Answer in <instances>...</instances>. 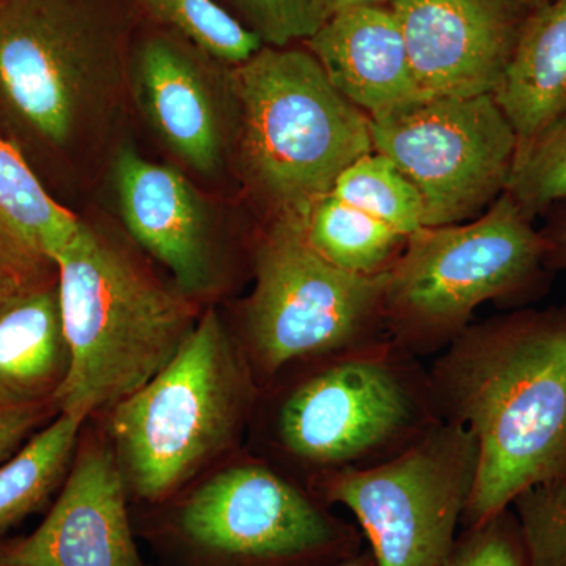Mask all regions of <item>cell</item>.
Listing matches in <instances>:
<instances>
[{"label":"cell","mask_w":566,"mask_h":566,"mask_svg":"<svg viewBox=\"0 0 566 566\" xmlns=\"http://www.w3.org/2000/svg\"><path fill=\"white\" fill-rule=\"evenodd\" d=\"M512 505L527 566H566V476L524 491Z\"/></svg>","instance_id":"obj_25"},{"label":"cell","mask_w":566,"mask_h":566,"mask_svg":"<svg viewBox=\"0 0 566 566\" xmlns=\"http://www.w3.org/2000/svg\"><path fill=\"white\" fill-rule=\"evenodd\" d=\"M420 98L493 95L528 11L513 0L390 3Z\"/></svg>","instance_id":"obj_13"},{"label":"cell","mask_w":566,"mask_h":566,"mask_svg":"<svg viewBox=\"0 0 566 566\" xmlns=\"http://www.w3.org/2000/svg\"><path fill=\"white\" fill-rule=\"evenodd\" d=\"M304 43L331 84L370 118L420 98L390 7L338 11Z\"/></svg>","instance_id":"obj_16"},{"label":"cell","mask_w":566,"mask_h":566,"mask_svg":"<svg viewBox=\"0 0 566 566\" xmlns=\"http://www.w3.org/2000/svg\"><path fill=\"white\" fill-rule=\"evenodd\" d=\"M253 395L251 365L208 308L172 360L109 411L126 485L148 502L177 493L237 441Z\"/></svg>","instance_id":"obj_5"},{"label":"cell","mask_w":566,"mask_h":566,"mask_svg":"<svg viewBox=\"0 0 566 566\" xmlns=\"http://www.w3.org/2000/svg\"><path fill=\"white\" fill-rule=\"evenodd\" d=\"M55 281L54 262L0 211V300Z\"/></svg>","instance_id":"obj_28"},{"label":"cell","mask_w":566,"mask_h":566,"mask_svg":"<svg viewBox=\"0 0 566 566\" xmlns=\"http://www.w3.org/2000/svg\"><path fill=\"white\" fill-rule=\"evenodd\" d=\"M85 420L57 415L20 452L0 464V536L39 512L61 490Z\"/></svg>","instance_id":"obj_19"},{"label":"cell","mask_w":566,"mask_h":566,"mask_svg":"<svg viewBox=\"0 0 566 566\" xmlns=\"http://www.w3.org/2000/svg\"><path fill=\"white\" fill-rule=\"evenodd\" d=\"M493 98L516 134V156L566 117V0L527 14Z\"/></svg>","instance_id":"obj_18"},{"label":"cell","mask_w":566,"mask_h":566,"mask_svg":"<svg viewBox=\"0 0 566 566\" xmlns=\"http://www.w3.org/2000/svg\"><path fill=\"white\" fill-rule=\"evenodd\" d=\"M69 370L57 281L0 300V403L54 406Z\"/></svg>","instance_id":"obj_17"},{"label":"cell","mask_w":566,"mask_h":566,"mask_svg":"<svg viewBox=\"0 0 566 566\" xmlns=\"http://www.w3.org/2000/svg\"><path fill=\"white\" fill-rule=\"evenodd\" d=\"M370 120L375 151L422 196L424 227L468 221L505 192L517 139L493 95L419 98Z\"/></svg>","instance_id":"obj_10"},{"label":"cell","mask_w":566,"mask_h":566,"mask_svg":"<svg viewBox=\"0 0 566 566\" xmlns=\"http://www.w3.org/2000/svg\"><path fill=\"white\" fill-rule=\"evenodd\" d=\"M3 2H6V0H0V7H2Z\"/></svg>","instance_id":"obj_34"},{"label":"cell","mask_w":566,"mask_h":566,"mask_svg":"<svg viewBox=\"0 0 566 566\" xmlns=\"http://www.w3.org/2000/svg\"><path fill=\"white\" fill-rule=\"evenodd\" d=\"M387 273L340 270L308 243L304 218L271 219L255 248V285L244 308L249 360L274 378L290 365L381 340Z\"/></svg>","instance_id":"obj_8"},{"label":"cell","mask_w":566,"mask_h":566,"mask_svg":"<svg viewBox=\"0 0 566 566\" xmlns=\"http://www.w3.org/2000/svg\"><path fill=\"white\" fill-rule=\"evenodd\" d=\"M52 415H57L52 405L13 406L0 403V464L9 461L22 446L43 427Z\"/></svg>","instance_id":"obj_29"},{"label":"cell","mask_w":566,"mask_h":566,"mask_svg":"<svg viewBox=\"0 0 566 566\" xmlns=\"http://www.w3.org/2000/svg\"><path fill=\"white\" fill-rule=\"evenodd\" d=\"M180 527L193 545L243 560H289L337 538L331 517L301 488L260 461L216 472L182 504Z\"/></svg>","instance_id":"obj_12"},{"label":"cell","mask_w":566,"mask_h":566,"mask_svg":"<svg viewBox=\"0 0 566 566\" xmlns=\"http://www.w3.org/2000/svg\"><path fill=\"white\" fill-rule=\"evenodd\" d=\"M444 566H527L520 528L505 512L483 523L455 543Z\"/></svg>","instance_id":"obj_27"},{"label":"cell","mask_w":566,"mask_h":566,"mask_svg":"<svg viewBox=\"0 0 566 566\" xmlns=\"http://www.w3.org/2000/svg\"><path fill=\"white\" fill-rule=\"evenodd\" d=\"M331 193L387 223L405 238L424 227L422 196L381 153H367L346 167Z\"/></svg>","instance_id":"obj_23"},{"label":"cell","mask_w":566,"mask_h":566,"mask_svg":"<svg viewBox=\"0 0 566 566\" xmlns=\"http://www.w3.org/2000/svg\"><path fill=\"white\" fill-rule=\"evenodd\" d=\"M0 211L48 259L69 244L80 219L55 202L24 156L0 137Z\"/></svg>","instance_id":"obj_21"},{"label":"cell","mask_w":566,"mask_h":566,"mask_svg":"<svg viewBox=\"0 0 566 566\" xmlns=\"http://www.w3.org/2000/svg\"><path fill=\"white\" fill-rule=\"evenodd\" d=\"M319 11H322L323 20L333 17L342 10L354 9V7L365 6H385L386 2L392 3L394 0H316Z\"/></svg>","instance_id":"obj_30"},{"label":"cell","mask_w":566,"mask_h":566,"mask_svg":"<svg viewBox=\"0 0 566 566\" xmlns=\"http://www.w3.org/2000/svg\"><path fill=\"white\" fill-rule=\"evenodd\" d=\"M136 10L129 0H6L0 107L25 136L66 150L128 84Z\"/></svg>","instance_id":"obj_4"},{"label":"cell","mask_w":566,"mask_h":566,"mask_svg":"<svg viewBox=\"0 0 566 566\" xmlns=\"http://www.w3.org/2000/svg\"><path fill=\"white\" fill-rule=\"evenodd\" d=\"M334 566H375V562H371L367 557L348 558V560L340 562V564Z\"/></svg>","instance_id":"obj_33"},{"label":"cell","mask_w":566,"mask_h":566,"mask_svg":"<svg viewBox=\"0 0 566 566\" xmlns=\"http://www.w3.org/2000/svg\"><path fill=\"white\" fill-rule=\"evenodd\" d=\"M70 370L57 415L109 412L172 360L200 318L192 297L153 273L136 252L80 223L54 256Z\"/></svg>","instance_id":"obj_2"},{"label":"cell","mask_w":566,"mask_h":566,"mask_svg":"<svg viewBox=\"0 0 566 566\" xmlns=\"http://www.w3.org/2000/svg\"><path fill=\"white\" fill-rule=\"evenodd\" d=\"M505 193L531 219L566 200V117L516 156Z\"/></svg>","instance_id":"obj_24"},{"label":"cell","mask_w":566,"mask_h":566,"mask_svg":"<svg viewBox=\"0 0 566 566\" xmlns=\"http://www.w3.org/2000/svg\"><path fill=\"white\" fill-rule=\"evenodd\" d=\"M311 363L283 395L274 431L318 480L390 460L441 420L428 370L389 338Z\"/></svg>","instance_id":"obj_6"},{"label":"cell","mask_w":566,"mask_h":566,"mask_svg":"<svg viewBox=\"0 0 566 566\" xmlns=\"http://www.w3.org/2000/svg\"><path fill=\"white\" fill-rule=\"evenodd\" d=\"M513 2H516L517 6L523 7L524 10L528 11V13H532V11L545 7L546 3L551 2V0H513Z\"/></svg>","instance_id":"obj_32"},{"label":"cell","mask_w":566,"mask_h":566,"mask_svg":"<svg viewBox=\"0 0 566 566\" xmlns=\"http://www.w3.org/2000/svg\"><path fill=\"white\" fill-rule=\"evenodd\" d=\"M546 256L545 234L505 192L475 221L417 230L387 273L389 340L416 357L442 352L479 305L523 290Z\"/></svg>","instance_id":"obj_7"},{"label":"cell","mask_w":566,"mask_h":566,"mask_svg":"<svg viewBox=\"0 0 566 566\" xmlns=\"http://www.w3.org/2000/svg\"><path fill=\"white\" fill-rule=\"evenodd\" d=\"M0 566H142L112 444L80 441L51 512L33 534L0 545Z\"/></svg>","instance_id":"obj_14"},{"label":"cell","mask_w":566,"mask_h":566,"mask_svg":"<svg viewBox=\"0 0 566 566\" xmlns=\"http://www.w3.org/2000/svg\"><path fill=\"white\" fill-rule=\"evenodd\" d=\"M232 14L264 46L289 48L307 41L323 25L316 0H227Z\"/></svg>","instance_id":"obj_26"},{"label":"cell","mask_w":566,"mask_h":566,"mask_svg":"<svg viewBox=\"0 0 566 566\" xmlns=\"http://www.w3.org/2000/svg\"><path fill=\"white\" fill-rule=\"evenodd\" d=\"M230 65L188 40L150 25L134 36L128 84L142 117L178 161L212 177L232 161Z\"/></svg>","instance_id":"obj_11"},{"label":"cell","mask_w":566,"mask_h":566,"mask_svg":"<svg viewBox=\"0 0 566 566\" xmlns=\"http://www.w3.org/2000/svg\"><path fill=\"white\" fill-rule=\"evenodd\" d=\"M547 256H554L557 263L566 266V218L549 234H545Z\"/></svg>","instance_id":"obj_31"},{"label":"cell","mask_w":566,"mask_h":566,"mask_svg":"<svg viewBox=\"0 0 566 566\" xmlns=\"http://www.w3.org/2000/svg\"><path fill=\"white\" fill-rule=\"evenodd\" d=\"M137 17L177 33L226 65H240L264 44L216 0H129Z\"/></svg>","instance_id":"obj_22"},{"label":"cell","mask_w":566,"mask_h":566,"mask_svg":"<svg viewBox=\"0 0 566 566\" xmlns=\"http://www.w3.org/2000/svg\"><path fill=\"white\" fill-rule=\"evenodd\" d=\"M308 243L327 262L360 275L385 274L403 251V234L326 193L304 218Z\"/></svg>","instance_id":"obj_20"},{"label":"cell","mask_w":566,"mask_h":566,"mask_svg":"<svg viewBox=\"0 0 566 566\" xmlns=\"http://www.w3.org/2000/svg\"><path fill=\"white\" fill-rule=\"evenodd\" d=\"M479 452L463 424L438 420L403 452L318 480L327 504L353 513L375 566H444L474 488Z\"/></svg>","instance_id":"obj_9"},{"label":"cell","mask_w":566,"mask_h":566,"mask_svg":"<svg viewBox=\"0 0 566 566\" xmlns=\"http://www.w3.org/2000/svg\"><path fill=\"white\" fill-rule=\"evenodd\" d=\"M115 202L134 243L193 301L218 286V230L210 205L172 166L123 147L112 164Z\"/></svg>","instance_id":"obj_15"},{"label":"cell","mask_w":566,"mask_h":566,"mask_svg":"<svg viewBox=\"0 0 566 566\" xmlns=\"http://www.w3.org/2000/svg\"><path fill=\"white\" fill-rule=\"evenodd\" d=\"M232 159L253 196L305 218L346 167L375 150L371 120L327 80L307 50L263 46L230 66Z\"/></svg>","instance_id":"obj_3"},{"label":"cell","mask_w":566,"mask_h":566,"mask_svg":"<svg viewBox=\"0 0 566 566\" xmlns=\"http://www.w3.org/2000/svg\"><path fill=\"white\" fill-rule=\"evenodd\" d=\"M439 417L474 436L479 465L464 520L509 510L566 476V308L465 327L428 370Z\"/></svg>","instance_id":"obj_1"}]
</instances>
